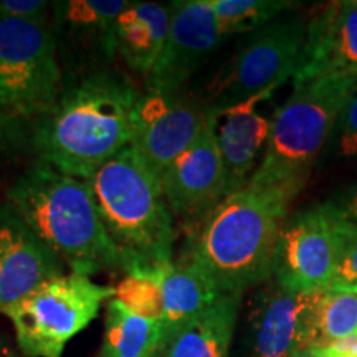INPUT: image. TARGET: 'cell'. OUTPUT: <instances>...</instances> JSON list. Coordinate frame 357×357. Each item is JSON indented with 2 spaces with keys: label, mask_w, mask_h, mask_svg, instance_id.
<instances>
[{
  "label": "cell",
  "mask_w": 357,
  "mask_h": 357,
  "mask_svg": "<svg viewBox=\"0 0 357 357\" xmlns=\"http://www.w3.org/2000/svg\"><path fill=\"white\" fill-rule=\"evenodd\" d=\"M114 298V288L83 275L47 280L7 310L17 347L25 357H61L68 342L100 314L101 305Z\"/></svg>",
  "instance_id": "6"
},
{
  "label": "cell",
  "mask_w": 357,
  "mask_h": 357,
  "mask_svg": "<svg viewBox=\"0 0 357 357\" xmlns=\"http://www.w3.org/2000/svg\"><path fill=\"white\" fill-rule=\"evenodd\" d=\"M15 121L8 116L6 111L0 109V149L6 146V142L8 139V131H10V124Z\"/></svg>",
  "instance_id": "29"
},
{
  "label": "cell",
  "mask_w": 357,
  "mask_h": 357,
  "mask_svg": "<svg viewBox=\"0 0 357 357\" xmlns=\"http://www.w3.org/2000/svg\"><path fill=\"white\" fill-rule=\"evenodd\" d=\"M331 139L336 144V154L342 158L357 155V84L339 116Z\"/></svg>",
  "instance_id": "26"
},
{
  "label": "cell",
  "mask_w": 357,
  "mask_h": 357,
  "mask_svg": "<svg viewBox=\"0 0 357 357\" xmlns=\"http://www.w3.org/2000/svg\"><path fill=\"white\" fill-rule=\"evenodd\" d=\"M323 75L357 78V0L329 2L307 20L293 83Z\"/></svg>",
  "instance_id": "15"
},
{
  "label": "cell",
  "mask_w": 357,
  "mask_h": 357,
  "mask_svg": "<svg viewBox=\"0 0 357 357\" xmlns=\"http://www.w3.org/2000/svg\"><path fill=\"white\" fill-rule=\"evenodd\" d=\"M98 212L126 270L174 261V215L159 177L132 146L88 178Z\"/></svg>",
  "instance_id": "4"
},
{
  "label": "cell",
  "mask_w": 357,
  "mask_h": 357,
  "mask_svg": "<svg viewBox=\"0 0 357 357\" xmlns=\"http://www.w3.org/2000/svg\"><path fill=\"white\" fill-rule=\"evenodd\" d=\"M126 0H68L53 2L52 26L58 50L68 48L82 63L105 70L118 55L116 22L129 7Z\"/></svg>",
  "instance_id": "16"
},
{
  "label": "cell",
  "mask_w": 357,
  "mask_h": 357,
  "mask_svg": "<svg viewBox=\"0 0 357 357\" xmlns=\"http://www.w3.org/2000/svg\"><path fill=\"white\" fill-rule=\"evenodd\" d=\"M7 202L71 273L126 270V258L106 230L83 178L37 160L10 185Z\"/></svg>",
  "instance_id": "2"
},
{
  "label": "cell",
  "mask_w": 357,
  "mask_h": 357,
  "mask_svg": "<svg viewBox=\"0 0 357 357\" xmlns=\"http://www.w3.org/2000/svg\"><path fill=\"white\" fill-rule=\"evenodd\" d=\"M357 334V293H318L311 321L310 347H326Z\"/></svg>",
  "instance_id": "22"
},
{
  "label": "cell",
  "mask_w": 357,
  "mask_h": 357,
  "mask_svg": "<svg viewBox=\"0 0 357 357\" xmlns=\"http://www.w3.org/2000/svg\"><path fill=\"white\" fill-rule=\"evenodd\" d=\"M63 86L52 22L0 19V109L12 119H37Z\"/></svg>",
  "instance_id": "7"
},
{
  "label": "cell",
  "mask_w": 357,
  "mask_h": 357,
  "mask_svg": "<svg viewBox=\"0 0 357 357\" xmlns=\"http://www.w3.org/2000/svg\"><path fill=\"white\" fill-rule=\"evenodd\" d=\"M321 357H357V334L326 347H314Z\"/></svg>",
  "instance_id": "28"
},
{
  "label": "cell",
  "mask_w": 357,
  "mask_h": 357,
  "mask_svg": "<svg viewBox=\"0 0 357 357\" xmlns=\"http://www.w3.org/2000/svg\"><path fill=\"white\" fill-rule=\"evenodd\" d=\"M293 357H321V354L314 349V347H306V349L296 352Z\"/></svg>",
  "instance_id": "32"
},
{
  "label": "cell",
  "mask_w": 357,
  "mask_h": 357,
  "mask_svg": "<svg viewBox=\"0 0 357 357\" xmlns=\"http://www.w3.org/2000/svg\"><path fill=\"white\" fill-rule=\"evenodd\" d=\"M160 287L164 324L162 344L182 326L211 307L225 294L213 283L211 276L187 258L182 261L164 263Z\"/></svg>",
  "instance_id": "19"
},
{
  "label": "cell",
  "mask_w": 357,
  "mask_h": 357,
  "mask_svg": "<svg viewBox=\"0 0 357 357\" xmlns=\"http://www.w3.org/2000/svg\"><path fill=\"white\" fill-rule=\"evenodd\" d=\"M342 212H344L346 215L349 217L352 222L357 223V189L352 192L349 197H347L346 205H344V208H342Z\"/></svg>",
  "instance_id": "30"
},
{
  "label": "cell",
  "mask_w": 357,
  "mask_h": 357,
  "mask_svg": "<svg viewBox=\"0 0 357 357\" xmlns=\"http://www.w3.org/2000/svg\"><path fill=\"white\" fill-rule=\"evenodd\" d=\"M222 33L257 32L293 8L288 0H207Z\"/></svg>",
  "instance_id": "23"
},
{
  "label": "cell",
  "mask_w": 357,
  "mask_h": 357,
  "mask_svg": "<svg viewBox=\"0 0 357 357\" xmlns=\"http://www.w3.org/2000/svg\"><path fill=\"white\" fill-rule=\"evenodd\" d=\"M141 93L108 70L88 71L61 89L53 108L35 119L38 160L88 181L131 146Z\"/></svg>",
  "instance_id": "1"
},
{
  "label": "cell",
  "mask_w": 357,
  "mask_h": 357,
  "mask_svg": "<svg viewBox=\"0 0 357 357\" xmlns=\"http://www.w3.org/2000/svg\"><path fill=\"white\" fill-rule=\"evenodd\" d=\"M63 268L15 208L0 204V312L47 280L63 275Z\"/></svg>",
  "instance_id": "14"
},
{
  "label": "cell",
  "mask_w": 357,
  "mask_h": 357,
  "mask_svg": "<svg viewBox=\"0 0 357 357\" xmlns=\"http://www.w3.org/2000/svg\"><path fill=\"white\" fill-rule=\"evenodd\" d=\"M291 199L283 192L247 185L223 197L199 222L187 250L225 294L266 283L273 276L278 234Z\"/></svg>",
  "instance_id": "3"
},
{
  "label": "cell",
  "mask_w": 357,
  "mask_h": 357,
  "mask_svg": "<svg viewBox=\"0 0 357 357\" xmlns=\"http://www.w3.org/2000/svg\"><path fill=\"white\" fill-rule=\"evenodd\" d=\"M337 207L316 205L296 212L281 225L273 257V278L296 293L329 288L336 263L334 217Z\"/></svg>",
  "instance_id": "9"
},
{
  "label": "cell",
  "mask_w": 357,
  "mask_h": 357,
  "mask_svg": "<svg viewBox=\"0 0 357 357\" xmlns=\"http://www.w3.org/2000/svg\"><path fill=\"white\" fill-rule=\"evenodd\" d=\"M242 294H223L159 347L162 357H229Z\"/></svg>",
  "instance_id": "18"
},
{
  "label": "cell",
  "mask_w": 357,
  "mask_h": 357,
  "mask_svg": "<svg viewBox=\"0 0 357 357\" xmlns=\"http://www.w3.org/2000/svg\"><path fill=\"white\" fill-rule=\"evenodd\" d=\"M169 10V33L158 61L146 75V91L176 95L227 37L207 0H174Z\"/></svg>",
  "instance_id": "10"
},
{
  "label": "cell",
  "mask_w": 357,
  "mask_h": 357,
  "mask_svg": "<svg viewBox=\"0 0 357 357\" xmlns=\"http://www.w3.org/2000/svg\"><path fill=\"white\" fill-rule=\"evenodd\" d=\"M53 2L47 0H0V19L52 22Z\"/></svg>",
  "instance_id": "27"
},
{
  "label": "cell",
  "mask_w": 357,
  "mask_h": 357,
  "mask_svg": "<svg viewBox=\"0 0 357 357\" xmlns=\"http://www.w3.org/2000/svg\"><path fill=\"white\" fill-rule=\"evenodd\" d=\"M162 341V321L136 314L116 298L108 301L100 357H151Z\"/></svg>",
  "instance_id": "21"
},
{
  "label": "cell",
  "mask_w": 357,
  "mask_h": 357,
  "mask_svg": "<svg viewBox=\"0 0 357 357\" xmlns=\"http://www.w3.org/2000/svg\"><path fill=\"white\" fill-rule=\"evenodd\" d=\"M306 26L305 17H280L253 32L229 68L213 82L207 109L230 108L293 78L305 47Z\"/></svg>",
  "instance_id": "8"
},
{
  "label": "cell",
  "mask_w": 357,
  "mask_h": 357,
  "mask_svg": "<svg viewBox=\"0 0 357 357\" xmlns=\"http://www.w3.org/2000/svg\"><path fill=\"white\" fill-rule=\"evenodd\" d=\"M162 265L136 266L114 288V298L128 310L149 319L162 321Z\"/></svg>",
  "instance_id": "24"
},
{
  "label": "cell",
  "mask_w": 357,
  "mask_h": 357,
  "mask_svg": "<svg viewBox=\"0 0 357 357\" xmlns=\"http://www.w3.org/2000/svg\"><path fill=\"white\" fill-rule=\"evenodd\" d=\"M208 109L181 98V93L146 91L134 111L131 146L155 176L167 167L199 137Z\"/></svg>",
  "instance_id": "11"
},
{
  "label": "cell",
  "mask_w": 357,
  "mask_h": 357,
  "mask_svg": "<svg viewBox=\"0 0 357 357\" xmlns=\"http://www.w3.org/2000/svg\"><path fill=\"white\" fill-rule=\"evenodd\" d=\"M275 89L230 106L211 111L213 131L227 176V195L245 189L258 167V155L265 151L271 119L261 114L260 102L270 100Z\"/></svg>",
  "instance_id": "17"
},
{
  "label": "cell",
  "mask_w": 357,
  "mask_h": 357,
  "mask_svg": "<svg viewBox=\"0 0 357 357\" xmlns=\"http://www.w3.org/2000/svg\"><path fill=\"white\" fill-rule=\"evenodd\" d=\"M169 25V3L131 2L116 22L118 55L132 71L146 77L162 52Z\"/></svg>",
  "instance_id": "20"
},
{
  "label": "cell",
  "mask_w": 357,
  "mask_h": 357,
  "mask_svg": "<svg viewBox=\"0 0 357 357\" xmlns=\"http://www.w3.org/2000/svg\"><path fill=\"white\" fill-rule=\"evenodd\" d=\"M151 357H162V354H160V349H158V351H155V352H154V354H153V356H151Z\"/></svg>",
  "instance_id": "33"
},
{
  "label": "cell",
  "mask_w": 357,
  "mask_h": 357,
  "mask_svg": "<svg viewBox=\"0 0 357 357\" xmlns=\"http://www.w3.org/2000/svg\"><path fill=\"white\" fill-rule=\"evenodd\" d=\"M356 84L357 78L346 75L293 83L291 95L271 119L266 147L248 185L283 192L291 200L296 197L316 158L333 137Z\"/></svg>",
  "instance_id": "5"
},
{
  "label": "cell",
  "mask_w": 357,
  "mask_h": 357,
  "mask_svg": "<svg viewBox=\"0 0 357 357\" xmlns=\"http://www.w3.org/2000/svg\"><path fill=\"white\" fill-rule=\"evenodd\" d=\"M0 357H20V354L13 349L10 342L6 341L2 336H0Z\"/></svg>",
  "instance_id": "31"
},
{
  "label": "cell",
  "mask_w": 357,
  "mask_h": 357,
  "mask_svg": "<svg viewBox=\"0 0 357 357\" xmlns=\"http://www.w3.org/2000/svg\"><path fill=\"white\" fill-rule=\"evenodd\" d=\"M160 184L172 215L189 222H200L227 197L225 167L211 111L197 139L177 155L160 177Z\"/></svg>",
  "instance_id": "12"
},
{
  "label": "cell",
  "mask_w": 357,
  "mask_h": 357,
  "mask_svg": "<svg viewBox=\"0 0 357 357\" xmlns=\"http://www.w3.org/2000/svg\"><path fill=\"white\" fill-rule=\"evenodd\" d=\"M257 296L250 316L248 357H293L310 347L311 321L318 293H296L278 281Z\"/></svg>",
  "instance_id": "13"
},
{
  "label": "cell",
  "mask_w": 357,
  "mask_h": 357,
  "mask_svg": "<svg viewBox=\"0 0 357 357\" xmlns=\"http://www.w3.org/2000/svg\"><path fill=\"white\" fill-rule=\"evenodd\" d=\"M336 263L328 289L357 293V223L337 207L334 217Z\"/></svg>",
  "instance_id": "25"
}]
</instances>
